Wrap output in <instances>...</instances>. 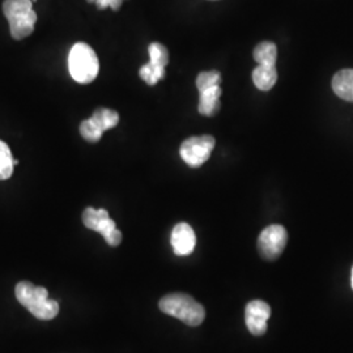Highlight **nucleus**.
Segmentation results:
<instances>
[{
	"label": "nucleus",
	"instance_id": "f257e3e1",
	"mask_svg": "<svg viewBox=\"0 0 353 353\" xmlns=\"http://www.w3.org/2000/svg\"><path fill=\"white\" fill-rule=\"evenodd\" d=\"M16 299L41 321H51L59 313V303L49 299L48 290L30 281H20L16 285Z\"/></svg>",
	"mask_w": 353,
	"mask_h": 353
},
{
	"label": "nucleus",
	"instance_id": "423d86ee",
	"mask_svg": "<svg viewBox=\"0 0 353 353\" xmlns=\"http://www.w3.org/2000/svg\"><path fill=\"white\" fill-rule=\"evenodd\" d=\"M214 145L216 140L211 135L191 137L182 143L179 154L190 168H199L211 157Z\"/></svg>",
	"mask_w": 353,
	"mask_h": 353
},
{
	"label": "nucleus",
	"instance_id": "20e7f679",
	"mask_svg": "<svg viewBox=\"0 0 353 353\" xmlns=\"http://www.w3.org/2000/svg\"><path fill=\"white\" fill-rule=\"evenodd\" d=\"M68 68L72 79L80 84L92 83L100 71V63L96 51L88 43L77 42L68 55Z\"/></svg>",
	"mask_w": 353,
	"mask_h": 353
},
{
	"label": "nucleus",
	"instance_id": "aec40b11",
	"mask_svg": "<svg viewBox=\"0 0 353 353\" xmlns=\"http://www.w3.org/2000/svg\"><path fill=\"white\" fill-rule=\"evenodd\" d=\"M88 3H94L99 10H106L110 7L113 11H119L123 0H87Z\"/></svg>",
	"mask_w": 353,
	"mask_h": 353
},
{
	"label": "nucleus",
	"instance_id": "4468645a",
	"mask_svg": "<svg viewBox=\"0 0 353 353\" xmlns=\"http://www.w3.org/2000/svg\"><path fill=\"white\" fill-rule=\"evenodd\" d=\"M254 59L258 64L263 65H275L276 64V58H278V48L274 42H261L256 45L254 49Z\"/></svg>",
	"mask_w": 353,
	"mask_h": 353
},
{
	"label": "nucleus",
	"instance_id": "39448f33",
	"mask_svg": "<svg viewBox=\"0 0 353 353\" xmlns=\"http://www.w3.org/2000/svg\"><path fill=\"white\" fill-rule=\"evenodd\" d=\"M83 223L90 230L100 233L109 246L115 248L122 242V233L117 229L114 220L110 219L109 212L103 208H85L83 212Z\"/></svg>",
	"mask_w": 353,
	"mask_h": 353
},
{
	"label": "nucleus",
	"instance_id": "a211bd4d",
	"mask_svg": "<svg viewBox=\"0 0 353 353\" xmlns=\"http://www.w3.org/2000/svg\"><path fill=\"white\" fill-rule=\"evenodd\" d=\"M220 83H221V74L219 71H205V72H201L196 77V88L199 92L220 85Z\"/></svg>",
	"mask_w": 353,
	"mask_h": 353
},
{
	"label": "nucleus",
	"instance_id": "1a4fd4ad",
	"mask_svg": "<svg viewBox=\"0 0 353 353\" xmlns=\"http://www.w3.org/2000/svg\"><path fill=\"white\" fill-rule=\"evenodd\" d=\"M172 246L176 255L186 256L194 252L196 245V236L194 229L186 223H179L172 232Z\"/></svg>",
	"mask_w": 353,
	"mask_h": 353
},
{
	"label": "nucleus",
	"instance_id": "9d476101",
	"mask_svg": "<svg viewBox=\"0 0 353 353\" xmlns=\"http://www.w3.org/2000/svg\"><path fill=\"white\" fill-rule=\"evenodd\" d=\"M220 99H221V87L220 85L199 92L198 112L204 117H214L220 110V106H221Z\"/></svg>",
	"mask_w": 353,
	"mask_h": 353
},
{
	"label": "nucleus",
	"instance_id": "7ed1b4c3",
	"mask_svg": "<svg viewBox=\"0 0 353 353\" xmlns=\"http://www.w3.org/2000/svg\"><path fill=\"white\" fill-rule=\"evenodd\" d=\"M3 13L10 23V32L16 41L24 39L34 32L37 13L32 0H4Z\"/></svg>",
	"mask_w": 353,
	"mask_h": 353
},
{
	"label": "nucleus",
	"instance_id": "0eeeda50",
	"mask_svg": "<svg viewBox=\"0 0 353 353\" xmlns=\"http://www.w3.org/2000/svg\"><path fill=\"white\" fill-rule=\"evenodd\" d=\"M288 241V233L281 225H270L262 230L258 239V250L267 261H276L283 254Z\"/></svg>",
	"mask_w": 353,
	"mask_h": 353
},
{
	"label": "nucleus",
	"instance_id": "f8f14e48",
	"mask_svg": "<svg viewBox=\"0 0 353 353\" xmlns=\"http://www.w3.org/2000/svg\"><path fill=\"white\" fill-rule=\"evenodd\" d=\"M252 83L259 90H270L274 88L278 81V71L275 65H263L258 64V67L252 71Z\"/></svg>",
	"mask_w": 353,
	"mask_h": 353
},
{
	"label": "nucleus",
	"instance_id": "f03ea898",
	"mask_svg": "<svg viewBox=\"0 0 353 353\" xmlns=\"http://www.w3.org/2000/svg\"><path fill=\"white\" fill-rule=\"evenodd\" d=\"M159 307L165 314L174 316L191 327L202 325L205 318V310L202 305L185 293L165 296L160 300Z\"/></svg>",
	"mask_w": 353,
	"mask_h": 353
},
{
	"label": "nucleus",
	"instance_id": "6e6552de",
	"mask_svg": "<svg viewBox=\"0 0 353 353\" xmlns=\"http://www.w3.org/2000/svg\"><path fill=\"white\" fill-rule=\"evenodd\" d=\"M271 316V307L261 300H254L248 303L245 310L246 327L254 336H262L267 331V321Z\"/></svg>",
	"mask_w": 353,
	"mask_h": 353
},
{
	"label": "nucleus",
	"instance_id": "ddd939ff",
	"mask_svg": "<svg viewBox=\"0 0 353 353\" xmlns=\"http://www.w3.org/2000/svg\"><path fill=\"white\" fill-rule=\"evenodd\" d=\"M89 121L93 126L103 134L106 130L114 128L119 123V114L114 112L112 109L100 108V109L94 110V113L92 114Z\"/></svg>",
	"mask_w": 353,
	"mask_h": 353
},
{
	"label": "nucleus",
	"instance_id": "9b49d317",
	"mask_svg": "<svg viewBox=\"0 0 353 353\" xmlns=\"http://www.w3.org/2000/svg\"><path fill=\"white\" fill-rule=\"evenodd\" d=\"M332 90L341 100L353 102L352 68H345L335 74L332 79Z\"/></svg>",
	"mask_w": 353,
	"mask_h": 353
},
{
	"label": "nucleus",
	"instance_id": "412c9836",
	"mask_svg": "<svg viewBox=\"0 0 353 353\" xmlns=\"http://www.w3.org/2000/svg\"><path fill=\"white\" fill-rule=\"evenodd\" d=\"M351 284H352V288H353V267H352V275H351Z\"/></svg>",
	"mask_w": 353,
	"mask_h": 353
},
{
	"label": "nucleus",
	"instance_id": "6ab92c4d",
	"mask_svg": "<svg viewBox=\"0 0 353 353\" xmlns=\"http://www.w3.org/2000/svg\"><path fill=\"white\" fill-rule=\"evenodd\" d=\"M80 135L89 143H97L102 138V132L93 126L89 119L80 123Z\"/></svg>",
	"mask_w": 353,
	"mask_h": 353
},
{
	"label": "nucleus",
	"instance_id": "2eb2a0df",
	"mask_svg": "<svg viewBox=\"0 0 353 353\" xmlns=\"http://www.w3.org/2000/svg\"><path fill=\"white\" fill-rule=\"evenodd\" d=\"M14 168V159L10 147L0 140V181L11 178Z\"/></svg>",
	"mask_w": 353,
	"mask_h": 353
},
{
	"label": "nucleus",
	"instance_id": "f3484780",
	"mask_svg": "<svg viewBox=\"0 0 353 353\" xmlns=\"http://www.w3.org/2000/svg\"><path fill=\"white\" fill-rule=\"evenodd\" d=\"M148 54H150V62L160 67H166L169 63V51L165 48L163 43L153 42L148 46Z\"/></svg>",
	"mask_w": 353,
	"mask_h": 353
},
{
	"label": "nucleus",
	"instance_id": "dca6fc26",
	"mask_svg": "<svg viewBox=\"0 0 353 353\" xmlns=\"http://www.w3.org/2000/svg\"><path fill=\"white\" fill-rule=\"evenodd\" d=\"M139 75L143 81H145L152 87V85H156L161 79H164L165 67H160L150 62L140 68Z\"/></svg>",
	"mask_w": 353,
	"mask_h": 353
}]
</instances>
